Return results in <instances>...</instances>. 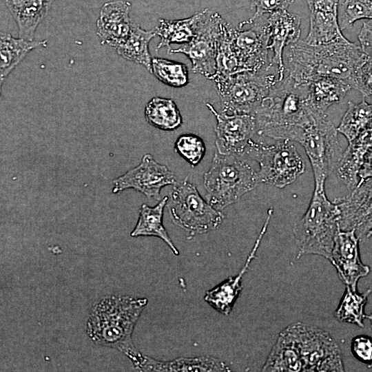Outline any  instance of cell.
<instances>
[{"label":"cell","instance_id":"cell-10","mask_svg":"<svg viewBox=\"0 0 372 372\" xmlns=\"http://www.w3.org/2000/svg\"><path fill=\"white\" fill-rule=\"evenodd\" d=\"M259 165V183L282 189L293 183L305 170V164L288 139L272 145L254 142L249 155Z\"/></svg>","mask_w":372,"mask_h":372},{"label":"cell","instance_id":"cell-30","mask_svg":"<svg viewBox=\"0 0 372 372\" xmlns=\"http://www.w3.org/2000/svg\"><path fill=\"white\" fill-rule=\"evenodd\" d=\"M145 117L150 125L164 131L176 130L183 123L180 112L175 102L171 99L158 96L147 103Z\"/></svg>","mask_w":372,"mask_h":372},{"label":"cell","instance_id":"cell-45","mask_svg":"<svg viewBox=\"0 0 372 372\" xmlns=\"http://www.w3.org/2000/svg\"><path fill=\"white\" fill-rule=\"evenodd\" d=\"M370 20H372V10H371V14Z\"/></svg>","mask_w":372,"mask_h":372},{"label":"cell","instance_id":"cell-20","mask_svg":"<svg viewBox=\"0 0 372 372\" xmlns=\"http://www.w3.org/2000/svg\"><path fill=\"white\" fill-rule=\"evenodd\" d=\"M134 368L139 371H230V368L220 360L203 355L195 358H178L161 361L143 355Z\"/></svg>","mask_w":372,"mask_h":372},{"label":"cell","instance_id":"cell-8","mask_svg":"<svg viewBox=\"0 0 372 372\" xmlns=\"http://www.w3.org/2000/svg\"><path fill=\"white\" fill-rule=\"evenodd\" d=\"M169 207L173 221L192 236L218 228L225 218L187 178L174 187Z\"/></svg>","mask_w":372,"mask_h":372},{"label":"cell","instance_id":"cell-43","mask_svg":"<svg viewBox=\"0 0 372 372\" xmlns=\"http://www.w3.org/2000/svg\"><path fill=\"white\" fill-rule=\"evenodd\" d=\"M366 318L370 320L371 324V329H372V312L369 315H366Z\"/></svg>","mask_w":372,"mask_h":372},{"label":"cell","instance_id":"cell-24","mask_svg":"<svg viewBox=\"0 0 372 372\" xmlns=\"http://www.w3.org/2000/svg\"><path fill=\"white\" fill-rule=\"evenodd\" d=\"M168 197L163 198L158 204L150 207L143 204L141 207L138 221L130 233L132 237L154 236L163 240L173 254L179 255V251L173 243L163 223V211Z\"/></svg>","mask_w":372,"mask_h":372},{"label":"cell","instance_id":"cell-6","mask_svg":"<svg viewBox=\"0 0 372 372\" xmlns=\"http://www.w3.org/2000/svg\"><path fill=\"white\" fill-rule=\"evenodd\" d=\"M212 81L221 101L222 112L254 115L271 87L281 80L278 67L271 65L258 72L216 76Z\"/></svg>","mask_w":372,"mask_h":372},{"label":"cell","instance_id":"cell-22","mask_svg":"<svg viewBox=\"0 0 372 372\" xmlns=\"http://www.w3.org/2000/svg\"><path fill=\"white\" fill-rule=\"evenodd\" d=\"M269 372L302 371L296 343L287 327L280 332L261 369Z\"/></svg>","mask_w":372,"mask_h":372},{"label":"cell","instance_id":"cell-35","mask_svg":"<svg viewBox=\"0 0 372 372\" xmlns=\"http://www.w3.org/2000/svg\"><path fill=\"white\" fill-rule=\"evenodd\" d=\"M338 9V22L342 31L356 21L370 19L372 0H340Z\"/></svg>","mask_w":372,"mask_h":372},{"label":"cell","instance_id":"cell-40","mask_svg":"<svg viewBox=\"0 0 372 372\" xmlns=\"http://www.w3.org/2000/svg\"><path fill=\"white\" fill-rule=\"evenodd\" d=\"M360 46L366 56H372V20L363 22L358 34Z\"/></svg>","mask_w":372,"mask_h":372},{"label":"cell","instance_id":"cell-16","mask_svg":"<svg viewBox=\"0 0 372 372\" xmlns=\"http://www.w3.org/2000/svg\"><path fill=\"white\" fill-rule=\"evenodd\" d=\"M360 240L355 230L342 231L340 229L330 260L340 280L353 291H357L358 280L370 272L369 266L363 264L360 258Z\"/></svg>","mask_w":372,"mask_h":372},{"label":"cell","instance_id":"cell-19","mask_svg":"<svg viewBox=\"0 0 372 372\" xmlns=\"http://www.w3.org/2000/svg\"><path fill=\"white\" fill-rule=\"evenodd\" d=\"M130 4L125 1L105 3L96 22L97 34L101 43L114 48L130 34L132 22L129 17Z\"/></svg>","mask_w":372,"mask_h":372},{"label":"cell","instance_id":"cell-37","mask_svg":"<svg viewBox=\"0 0 372 372\" xmlns=\"http://www.w3.org/2000/svg\"><path fill=\"white\" fill-rule=\"evenodd\" d=\"M353 88L364 97L372 96V56H366L364 62L357 70Z\"/></svg>","mask_w":372,"mask_h":372},{"label":"cell","instance_id":"cell-36","mask_svg":"<svg viewBox=\"0 0 372 372\" xmlns=\"http://www.w3.org/2000/svg\"><path fill=\"white\" fill-rule=\"evenodd\" d=\"M174 149L191 166L196 167L204 158L206 146L199 136L185 134L177 138L174 143Z\"/></svg>","mask_w":372,"mask_h":372},{"label":"cell","instance_id":"cell-27","mask_svg":"<svg viewBox=\"0 0 372 372\" xmlns=\"http://www.w3.org/2000/svg\"><path fill=\"white\" fill-rule=\"evenodd\" d=\"M156 36L155 28L145 30L132 23L129 35L115 49L124 59L143 65L152 73V58L149 51V43Z\"/></svg>","mask_w":372,"mask_h":372},{"label":"cell","instance_id":"cell-32","mask_svg":"<svg viewBox=\"0 0 372 372\" xmlns=\"http://www.w3.org/2000/svg\"><path fill=\"white\" fill-rule=\"evenodd\" d=\"M371 125L372 104L364 99L358 103L349 101L348 108L337 130L349 143Z\"/></svg>","mask_w":372,"mask_h":372},{"label":"cell","instance_id":"cell-18","mask_svg":"<svg viewBox=\"0 0 372 372\" xmlns=\"http://www.w3.org/2000/svg\"><path fill=\"white\" fill-rule=\"evenodd\" d=\"M272 212L271 209L268 210L265 223L240 272L236 276L229 277L222 283L206 291L204 296L205 301L218 312L226 316L231 313L242 290V279L248 271L251 262L256 258V254L266 233Z\"/></svg>","mask_w":372,"mask_h":372},{"label":"cell","instance_id":"cell-41","mask_svg":"<svg viewBox=\"0 0 372 372\" xmlns=\"http://www.w3.org/2000/svg\"><path fill=\"white\" fill-rule=\"evenodd\" d=\"M310 11L329 12L338 14L340 0H307Z\"/></svg>","mask_w":372,"mask_h":372},{"label":"cell","instance_id":"cell-15","mask_svg":"<svg viewBox=\"0 0 372 372\" xmlns=\"http://www.w3.org/2000/svg\"><path fill=\"white\" fill-rule=\"evenodd\" d=\"M342 231L355 230L360 240L368 238L372 228V178L360 183L342 198H335Z\"/></svg>","mask_w":372,"mask_h":372},{"label":"cell","instance_id":"cell-13","mask_svg":"<svg viewBox=\"0 0 372 372\" xmlns=\"http://www.w3.org/2000/svg\"><path fill=\"white\" fill-rule=\"evenodd\" d=\"M205 105L216 120L215 133L217 152L225 155H249L257 133L256 119L253 114H228L218 112L209 103Z\"/></svg>","mask_w":372,"mask_h":372},{"label":"cell","instance_id":"cell-1","mask_svg":"<svg viewBox=\"0 0 372 372\" xmlns=\"http://www.w3.org/2000/svg\"><path fill=\"white\" fill-rule=\"evenodd\" d=\"M283 57L287 76L298 84L331 77L344 81L353 88L355 72L366 54L349 41L313 45L298 40L286 47Z\"/></svg>","mask_w":372,"mask_h":372},{"label":"cell","instance_id":"cell-4","mask_svg":"<svg viewBox=\"0 0 372 372\" xmlns=\"http://www.w3.org/2000/svg\"><path fill=\"white\" fill-rule=\"evenodd\" d=\"M339 215L337 205L329 200L325 191L313 190L306 212L293 227L298 258L313 254L330 261L335 237L340 229Z\"/></svg>","mask_w":372,"mask_h":372},{"label":"cell","instance_id":"cell-2","mask_svg":"<svg viewBox=\"0 0 372 372\" xmlns=\"http://www.w3.org/2000/svg\"><path fill=\"white\" fill-rule=\"evenodd\" d=\"M307 84H298L289 76L278 81L255 111L257 134L276 140L295 141L302 129L320 114L307 101Z\"/></svg>","mask_w":372,"mask_h":372},{"label":"cell","instance_id":"cell-3","mask_svg":"<svg viewBox=\"0 0 372 372\" xmlns=\"http://www.w3.org/2000/svg\"><path fill=\"white\" fill-rule=\"evenodd\" d=\"M147 302L130 296L103 297L90 310L87 335L96 344L116 349L136 364L143 354L134 346L132 334Z\"/></svg>","mask_w":372,"mask_h":372},{"label":"cell","instance_id":"cell-21","mask_svg":"<svg viewBox=\"0 0 372 372\" xmlns=\"http://www.w3.org/2000/svg\"><path fill=\"white\" fill-rule=\"evenodd\" d=\"M372 149V125L349 143L338 165V174L349 191L360 182L359 172L364 159Z\"/></svg>","mask_w":372,"mask_h":372},{"label":"cell","instance_id":"cell-23","mask_svg":"<svg viewBox=\"0 0 372 372\" xmlns=\"http://www.w3.org/2000/svg\"><path fill=\"white\" fill-rule=\"evenodd\" d=\"M351 89V85L344 81L331 77L318 78L307 84V101L313 111L326 114L327 109L340 103Z\"/></svg>","mask_w":372,"mask_h":372},{"label":"cell","instance_id":"cell-17","mask_svg":"<svg viewBox=\"0 0 372 372\" xmlns=\"http://www.w3.org/2000/svg\"><path fill=\"white\" fill-rule=\"evenodd\" d=\"M269 29L268 48L273 54L271 62L276 65L280 80L285 77L284 49L299 40L300 18L287 10L271 13L267 17Z\"/></svg>","mask_w":372,"mask_h":372},{"label":"cell","instance_id":"cell-11","mask_svg":"<svg viewBox=\"0 0 372 372\" xmlns=\"http://www.w3.org/2000/svg\"><path fill=\"white\" fill-rule=\"evenodd\" d=\"M226 22L219 14L205 10L193 39L178 48L171 49L168 53L184 54L190 60L194 73L212 81L216 74L218 49Z\"/></svg>","mask_w":372,"mask_h":372},{"label":"cell","instance_id":"cell-42","mask_svg":"<svg viewBox=\"0 0 372 372\" xmlns=\"http://www.w3.org/2000/svg\"><path fill=\"white\" fill-rule=\"evenodd\" d=\"M359 178L360 182L372 178V149L369 152L364 159L359 172Z\"/></svg>","mask_w":372,"mask_h":372},{"label":"cell","instance_id":"cell-12","mask_svg":"<svg viewBox=\"0 0 372 372\" xmlns=\"http://www.w3.org/2000/svg\"><path fill=\"white\" fill-rule=\"evenodd\" d=\"M233 48L242 72H258L273 65L269 58V29L267 17H252L230 28Z\"/></svg>","mask_w":372,"mask_h":372},{"label":"cell","instance_id":"cell-38","mask_svg":"<svg viewBox=\"0 0 372 372\" xmlns=\"http://www.w3.org/2000/svg\"><path fill=\"white\" fill-rule=\"evenodd\" d=\"M353 355L367 367H372V338L366 335L354 337L351 343Z\"/></svg>","mask_w":372,"mask_h":372},{"label":"cell","instance_id":"cell-34","mask_svg":"<svg viewBox=\"0 0 372 372\" xmlns=\"http://www.w3.org/2000/svg\"><path fill=\"white\" fill-rule=\"evenodd\" d=\"M230 28L231 25L226 22L223 29L218 49L215 77L216 76H229L242 72L231 44Z\"/></svg>","mask_w":372,"mask_h":372},{"label":"cell","instance_id":"cell-7","mask_svg":"<svg viewBox=\"0 0 372 372\" xmlns=\"http://www.w3.org/2000/svg\"><path fill=\"white\" fill-rule=\"evenodd\" d=\"M338 130L327 114L305 126L297 141L304 149L313 173L314 190L324 192L325 182L338 167L343 152Z\"/></svg>","mask_w":372,"mask_h":372},{"label":"cell","instance_id":"cell-28","mask_svg":"<svg viewBox=\"0 0 372 372\" xmlns=\"http://www.w3.org/2000/svg\"><path fill=\"white\" fill-rule=\"evenodd\" d=\"M304 41L319 45L349 40L342 33L337 13L311 11L309 31Z\"/></svg>","mask_w":372,"mask_h":372},{"label":"cell","instance_id":"cell-33","mask_svg":"<svg viewBox=\"0 0 372 372\" xmlns=\"http://www.w3.org/2000/svg\"><path fill=\"white\" fill-rule=\"evenodd\" d=\"M152 73L163 83L173 87H184L189 81L185 64L163 58H152Z\"/></svg>","mask_w":372,"mask_h":372},{"label":"cell","instance_id":"cell-14","mask_svg":"<svg viewBox=\"0 0 372 372\" xmlns=\"http://www.w3.org/2000/svg\"><path fill=\"white\" fill-rule=\"evenodd\" d=\"M176 183L174 174L167 166L157 163L147 154L141 162L114 180L112 192L118 194L132 189L148 198H160L161 189Z\"/></svg>","mask_w":372,"mask_h":372},{"label":"cell","instance_id":"cell-29","mask_svg":"<svg viewBox=\"0 0 372 372\" xmlns=\"http://www.w3.org/2000/svg\"><path fill=\"white\" fill-rule=\"evenodd\" d=\"M205 10L193 16L179 20L169 21L161 19L159 26L155 28L156 35L161 40L156 50L171 44H185L194 37L198 23L203 17Z\"/></svg>","mask_w":372,"mask_h":372},{"label":"cell","instance_id":"cell-39","mask_svg":"<svg viewBox=\"0 0 372 372\" xmlns=\"http://www.w3.org/2000/svg\"><path fill=\"white\" fill-rule=\"evenodd\" d=\"M293 1L294 0H250L251 8L256 10L254 17L287 10Z\"/></svg>","mask_w":372,"mask_h":372},{"label":"cell","instance_id":"cell-9","mask_svg":"<svg viewBox=\"0 0 372 372\" xmlns=\"http://www.w3.org/2000/svg\"><path fill=\"white\" fill-rule=\"evenodd\" d=\"M287 327L298 348L302 371H344L340 347L327 331L301 322Z\"/></svg>","mask_w":372,"mask_h":372},{"label":"cell","instance_id":"cell-25","mask_svg":"<svg viewBox=\"0 0 372 372\" xmlns=\"http://www.w3.org/2000/svg\"><path fill=\"white\" fill-rule=\"evenodd\" d=\"M50 0H7L18 26L20 37L32 40L36 29L47 12Z\"/></svg>","mask_w":372,"mask_h":372},{"label":"cell","instance_id":"cell-26","mask_svg":"<svg viewBox=\"0 0 372 372\" xmlns=\"http://www.w3.org/2000/svg\"><path fill=\"white\" fill-rule=\"evenodd\" d=\"M46 40L33 41L14 38L9 33L1 32L0 39V80L1 85L31 50L45 47Z\"/></svg>","mask_w":372,"mask_h":372},{"label":"cell","instance_id":"cell-44","mask_svg":"<svg viewBox=\"0 0 372 372\" xmlns=\"http://www.w3.org/2000/svg\"><path fill=\"white\" fill-rule=\"evenodd\" d=\"M371 236H372V228L371 229L370 231L369 232L368 238L371 237Z\"/></svg>","mask_w":372,"mask_h":372},{"label":"cell","instance_id":"cell-31","mask_svg":"<svg viewBox=\"0 0 372 372\" xmlns=\"http://www.w3.org/2000/svg\"><path fill=\"white\" fill-rule=\"evenodd\" d=\"M371 292L372 289L369 288L359 293L350 286L346 285L345 291L334 312L335 318L340 322L364 327V320L366 316L364 307Z\"/></svg>","mask_w":372,"mask_h":372},{"label":"cell","instance_id":"cell-5","mask_svg":"<svg viewBox=\"0 0 372 372\" xmlns=\"http://www.w3.org/2000/svg\"><path fill=\"white\" fill-rule=\"evenodd\" d=\"M206 200L220 210L238 201L259 183L258 172L243 156L216 152L203 176Z\"/></svg>","mask_w":372,"mask_h":372}]
</instances>
